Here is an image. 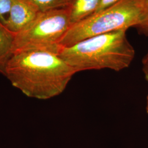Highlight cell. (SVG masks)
Returning a JSON list of instances; mask_svg holds the SVG:
<instances>
[{"label": "cell", "instance_id": "cell-1", "mask_svg": "<svg viewBox=\"0 0 148 148\" xmlns=\"http://www.w3.org/2000/svg\"><path fill=\"white\" fill-rule=\"evenodd\" d=\"M75 74L58 54L27 51L13 53L3 74L25 95L47 100L62 94Z\"/></svg>", "mask_w": 148, "mask_h": 148}, {"label": "cell", "instance_id": "cell-2", "mask_svg": "<svg viewBox=\"0 0 148 148\" xmlns=\"http://www.w3.org/2000/svg\"><path fill=\"white\" fill-rule=\"evenodd\" d=\"M58 56L76 73L106 69L120 71L130 66L135 50L127 39L126 30H122L90 37L63 48Z\"/></svg>", "mask_w": 148, "mask_h": 148}, {"label": "cell", "instance_id": "cell-3", "mask_svg": "<svg viewBox=\"0 0 148 148\" xmlns=\"http://www.w3.org/2000/svg\"><path fill=\"white\" fill-rule=\"evenodd\" d=\"M142 12L138 0H122L115 5L95 13L72 25L62 39L63 48L87 38L130 27L138 28L142 23Z\"/></svg>", "mask_w": 148, "mask_h": 148}, {"label": "cell", "instance_id": "cell-4", "mask_svg": "<svg viewBox=\"0 0 148 148\" xmlns=\"http://www.w3.org/2000/svg\"><path fill=\"white\" fill-rule=\"evenodd\" d=\"M71 26L68 7L41 12L15 35L13 54L40 51L58 55L62 49L61 41Z\"/></svg>", "mask_w": 148, "mask_h": 148}, {"label": "cell", "instance_id": "cell-5", "mask_svg": "<svg viewBox=\"0 0 148 148\" xmlns=\"http://www.w3.org/2000/svg\"><path fill=\"white\" fill-rule=\"evenodd\" d=\"M40 13L33 6L23 0H13L5 26L10 32L16 34L27 27Z\"/></svg>", "mask_w": 148, "mask_h": 148}, {"label": "cell", "instance_id": "cell-6", "mask_svg": "<svg viewBox=\"0 0 148 148\" xmlns=\"http://www.w3.org/2000/svg\"><path fill=\"white\" fill-rule=\"evenodd\" d=\"M100 0H72L68 8L71 25L95 14Z\"/></svg>", "mask_w": 148, "mask_h": 148}, {"label": "cell", "instance_id": "cell-7", "mask_svg": "<svg viewBox=\"0 0 148 148\" xmlns=\"http://www.w3.org/2000/svg\"><path fill=\"white\" fill-rule=\"evenodd\" d=\"M15 34L0 21V73L3 74L5 65L13 54Z\"/></svg>", "mask_w": 148, "mask_h": 148}, {"label": "cell", "instance_id": "cell-8", "mask_svg": "<svg viewBox=\"0 0 148 148\" xmlns=\"http://www.w3.org/2000/svg\"><path fill=\"white\" fill-rule=\"evenodd\" d=\"M40 12L67 8L72 0H23Z\"/></svg>", "mask_w": 148, "mask_h": 148}, {"label": "cell", "instance_id": "cell-9", "mask_svg": "<svg viewBox=\"0 0 148 148\" xmlns=\"http://www.w3.org/2000/svg\"><path fill=\"white\" fill-rule=\"evenodd\" d=\"M142 12V23L138 27L139 32L148 36V0H138Z\"/></svg>", "mask_w": 148, "mask_h": 148}, {"label": "cell", "instance_id": "cell-10", "mask_svg": "<svg viewBox=\"0 0 148 148\" xmlns=\"http://www.w3.org/2000/svg\"><path fill=\"white\" fill-rule=\"evenodd\" d=\"M13 0H0V21L5 25L8 21Z\"/></svg>", "mask_w": 148, "mask_h": 148}, {"label": "cell", "instance_id": "cell-11", "mask_svg": "<svg viewBox=\"0 0 148 148\" xmlns=\"http://www.w3.org/2000/svg\"><path fill=\"white\" fill-rule=\"evenodd\" d=\"M121 1L122 0H100V4L95 13L106 10L112 5H115Z\"/></svg>", "mask_w": 148, "mask_h": 148}, {"label": "cell", "instance_id": "cell-12", "mask_svg": "<svg viewBox=\"0 0 148 148\" xmlns=\"http://www.w3.org/2000/svg\"><path fill=\"white\" fill-rule=\"evenodd\" d=\"M143 71L145 79L148 82V65H143Z\"/></svg>", "mask_w": 148, "mask_h": 148}, {"label": "cell", "instance_id": "cell-13", "mask_svg": "<svg viewBox=\"0 0 148 148\" xmlns=\"http://www.w3.org/2000/svg\"><path fill=\"white\" fill-rule=\"evenodd\" d=\"M143 65H148V51L147 54L144 56L142 60Z\"/></svg>", "mask_w": 148, "mask_h": 148}, {"label": "cell", "instance_id": "cell-14", "mask_svg": "<svg viewBox=\"0 0 148 148\" xmlns=\"http://www.w3.org/2000/svg\"><path fill=\"white\" fill-rule=\"evenodd\" d=\"M146 109H147V112L148 114V96H147V106H146Z\"/></svg>", "mask_w": 148, "mask_h": 148}]
</instances>
